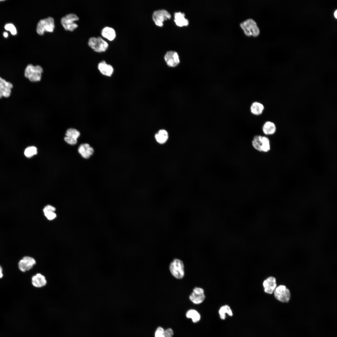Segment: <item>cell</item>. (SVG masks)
I'll return each mask as SVG.
<instances>
[{"mask_svg":"<svg viewBox=\"0 0 337 337\" xmlns=\"http://www.w3.org/2000/svg\"><path fill=\"white\" fill-rule=\"evenodd\" d=\"M43 72V68L40 66L29 64L26 67L24 76L31 82H38L42 79Z\"/></svg>","mask_w":337,"mask_h":337,"instance_id":"6da1fadb","label":"cell"},{"mask_svg":"<svg viewBox=\"0 0 337 337\" xmlns=\"http://www.w3.org/2000/svg\"><path fill=\"white\" fill-rule=\"evenodd\" d=\"M245 34L248 36L257 37L260 34V29L256 22L252 18H248L240 24Z\"/></svg>","mask_w":337,"mask_h":337,"instance_id":"7a4b0ae2","label":"cell"},{"mask_svg":"<svg viewBox=\"0 0 337 337\" xmlns=\"http://www.w3.org/2000/svg\"><path fill=\"white\" fill-rule=\"evenodd\" d=\"M55 27L54 20L51 17L40 19L38 22L36 27L37 33L40 35H43L45 32H52Z\"/></svg>","mask_w":337,"mask_h":337,"instance_id":"3957f363","label":"cell"},{"mask_svg":"<svg viewBox=\"0 0 337 337\" xmlns=\"http://www.w3.org/2000/svg\"><path fill=\"white\" fill-rule=\"evenodd\" d=\"M88 43L89 46L91 49L98 52L105 51L109 46L108 43L100 37L90 38Z\"/></svg>","mask_w":337,"mask_h":337,"instance_id":"277c9868","label":"cell"},{"mask_svg":"<svg viewBox=\"0 0 337 337\" xmlns=\"http://www.w3.org/2000/svg\"><path fill=\"white\" fill-rule=\"evenodd\" d=\"M79 19L78 17L75 14L70 13L66 14L61 19V23L66 30L72 31L78 26L75 22Z\"/></svg>","mask_w":337,"mask_h":337,"instance_id":"5b68a950","label":"cell"},{"mask_svg":"<svg viewBox=\"0 0 337 337\" xmlns=\"http://www.w3.org/2000/svg\"><path fill=\"white\" fill-rule=\"evenodd\" d=\"M273 293L276 299L281 302L287 303L290 299V291L285 285H280L277 286Z\"/></svg>","mask_w":337,"mask_h":337,"instance_id":"8992f818","label":"cell"},{"mask_svg":"<svg viewBox=\"0 0 337 337\" xmlns=\"http://www.w3.org/2000/svg\"><path fill=\"white\" fill-rule=\"evenodd\" d=\"M170 271L172 275L175 278L180 279L184 276V267L183 262L180 260L176 259L170 263Z\"/></svg>","mask_w":337,"mask_h":337,"instance_id":"52a82bcc","label":"cell"},{"mask_svg":"<svg viewBox=\"0 0 337 337\" xmlns=\"http://www.w3.org/2000/svg\"><path fill=\"white\" fill-rule=\"evenodd\" d=\"M37 263V261L33 257L25 256L19 261L18 267L20 271L25 272L32 269Z\"/></svg>","mask_w":337,"mask_h":337,"instance_id":"ba28073f","label":"cell"},{"mask_svg":"<svg viewBox=\"0 0 337 337\" xmlns=\"http://www.w3.org/2000/svg\"><path fill=\"white\" fill-rule=\"evenodd\" d=\"M171 17L170 14L164 9L154 11L153 14L152 18L156 25L162 27L164 21L169 19Z\"/></svg>","mask_w":337,"mask_h":337,"instance_id":"9c48e42d","label":"cell"},{"mask_svg":"<svg viewBox=\"0 0 337 337\" xmlns=\"http://www.w3.org/2000/svg\"><path fill=\"white\" fill-rule=\"evenodd\" d=\"M31 283L35 288L40 289L44 287L47 284L46 276L40 272L33 275L31 278Z\"/></svg>","mask_w":337,"mask_h":337,"instance_id":"30bf717a","label":"cell"},{"mask_svg":"<svg viewBox=\"0 0 337 337\" xmlns=\"http://www.w3.org/2000/svg\"><path fill=\"white\" fill-rule=\"evenodd\" d=\"M205 298L204 291L200 287H195L189 296L190 300L193 303L198 304L202 303Z\"/></svg>","mask_w":337,"mask_h":337,"instance_id":"8fae6325","label":"cell"},{"mask_svg":"<svg viewBox=\"0 0 337 337\" xmlns=\"http://www.w3.org/2000/svg\"><path fill=\"white\" fill-rule=\"evenodd\" d=\"M262 286L264 292L267 294H271L277 287L276 278L273 276H269L263 282Z\"/></svg>","mask_w":337,"mask_h":337,"instance_id":"7c38bea8","label":"cell"},{"mask_svg":"<svg viewBox=\"0 0 337 337\" xmlns=\"http://www.w3.org/2000/svg\"><path fill=\"white\" fill-rule=\"evenodd\" d=\"M12 87L13 85L11 83L0 77V99L2 97H9Z\"/></svg>","mask_w":337,"mask_h":337,"instance_id":"4fadbf2b","label":"cell"},{"mask_svg":"<svg viewBox=\"0 0 337 337\" xmlns=\"http://www.w3.org/2000/svg\"><path fill=\"white\" fill-rule=\"evenodd\" d=\"M164 59L167 65L171 67L176 66L180 62L178 53L174 51H167L165 55Z\"/></svg>","mask_w":337,"mask_h":337,"instance_id":"5bb4252c","label":"cell"},{"mask_svg":"<svg viewBox=\"0 0 337 337\" xmlns=\"http://www.w3.org/2000/svg\"><path fill=\"white\" fill-rule=\"evenodd\" d=\"M80 132L74 128H70L66 131V136L64 138L65 141L68 144L74 145L77 142V139L80 136Z\"/></svg>","mask_w":337,"mask_h":337,"instance_id":"9a60e30c","label":"cell"},{"mask_svg":"<svg viewBox=\"0 0 337 337\" xmlns=\"http://www.w3.org/2000/svg\"><path fill=\"white\" fill-rule=\"evenodd\" d=\"M98 68L102 74L107 76H111L114 71L112 66L107 63L104 61H102L98 64Z\"/></svg>","mask_w":337,"mask_h":337,"instance_id":"2e32d148","label":"cell"},{"mask_svg":"<svg viewBox=\"0 0 337 337\" xmlns=\"http://www.w3.org/2000/svg\"><path fill=\"white\" fill-rule=\"evenodd\" d=\"M79 153L85 159H88L93 154L94 152L93 149L87 143L81 144L78 149Z\"/></svg>","mask_w":337,"mask_h":337,"instance_id":"e0dca14e","label":"cell"},{"mask_svg":"<svg viewBox=\"0 0 337 337\" xmlns=\"http://www.w3.org/2000/svg\"><path fill=\"white\" fill-rule=\"evenodd\" d=\"M276 129L275 124L273 122L268 120L266 121L263 125L262 130L263 133L266 135L274 134Z\"/></svg>","mask_w":337,"mask_h":337,"instance_id":"ac0fdd59","label":"cell"},{"mask_svg":"<svg viewBox=\"0 0 337 337\" xmlns=\"http://www.w3.org/2000/svg\"><path fill=\"white\" fill-rule=\"evenodd\" d=\"M265 109V106L262 103L258 102H253L250 107V111L253 115H259L262 114Z\"/></svg>","mask_w":337,"mask_h":337,"instance_id":"d6986e66","label":"cell"},{"mask_svg":"<svg viewBox=\"0 0 337 337\" xmlns=\"http://www.w3.org/2000/svg\"><path fill=\"white\" fill-rule=\"evenodd\" d=\"M101 34L103 37L110 41L114 40L116 36L115 29L109 27H105L101 30Z\"/></svg>","mask_w":337,"mask_h":337,"instance_id":"ffe728a7","label":"cell"},{"mask_svg":"<svg viewBox=\"0 0 337 337\" xmlns=\"http://www.w3.org/2000/svg\"><path fill=\"white\" fill-rule=\"evenodd\" d=\"M185 14L180 12H176L174 14V21L176 24L179 27L186 26L188 24V21L184 17Z\"/></svg>","mask_w":337,"mask_h":337,"instance_id":"44dd1931","label":"cell"},{"mask_svg":"<svg viewBox=\"0 0 337 337\" xmlns=\"http://www.w3.org/2000/svg\"><path fill=\"white\" fill-rule=\"evenodd\" d=\"M218 313L220 319L222 320H225L227 314L230 316H232L233 315L232 309L230 306L227 305L221 306L219 310Z\"/></svg>","mask_w":337,"mask_h":337,"instance_id":"7402d4cb","label":"cell"},{"mask_svg":"<svg viewBox=\"0 0 337 337\" xmlns=\"http://www.w3.org/2000/svg\"><path fill=\"white\" fill-rule=\"evenodd\" d=\"M155 137L158 143L161 144H163L165 143L168 139V133L165 130L161 129L155 134Z\"/></svg>","mask_w":337,"mask_h":337,"instance_id":"603a6c76","label":"cell"},{"mask_svg":"<svg viewBox=\"0 0 337 337\" xmlns=\"http://www.w3.org/2000/svg\"><path fill=\"white\" fill-rule=\"evenodd\" d=\"M186 316L188 318L191 319L194 323L198 322L201 318L199 313L197 311L193 309L188 310L186 314Z\"/></svg>","mask_w":337,"mask_h":337,"instance_id":"cb8c5ba5","label":"cell"},{"mask_svg":"<svg viewBox=\"0 0 337 337\" xmlns=\"http://www.w3.org/2000/svg\"><path fill=\"white\" fill-rule=\"evenodd\" d=\"M262 136L261 135L255 136L252 141V145L253 147L256 150L261 152V147L262 145Z\"/></svg>","mask_w":337,"mask_h":337,"instance_id":"d4e9b609","label":"cell"},{"mask_svg":"<svg viewBox=\"0 0 337 337\" xmlns=\"http://www.w3.org/2000/svg\"><path fill=\"white\" fill-rule=\"evenodd\" d=\"M262 145L261 152H266L270 149V141L269 139L266 137L262 136Z\"/></svg>","mask_w":337,"mask_h":337,"instance_id":"484cf974","label":"cell"},{"mask_svg":"<svg viewBox=\"0 0 337 337\" xmlns=\"http://www.w3.org/2000/svg\"><path fill=\"white\" fill-rule=\"evenodd\" d=\"M37 153V148L34 146H30L27 148L25 150L24 154L28 158H31Z\"/></svg>","mask_w":337,"mask_h":337,"instance_id":"4316f807","label":"cell"},{"mask_svg":"<svg viewBox=\"0 0 337 337\" xmlns=\"http://www.w3.org/2000/svg\"><path fill=\"white\" fill-rule=\"evenodd\" d=\"M4 28L6 30L9 31L12 35H16L17 33V29L15 26L12 23H8L6 24Z\"/></svg>","mask_w":337,"mask_h":337,"instance_id":"83f0119b","label":"cell"},{"mask_svg":"<svg viewBox=\"0 0 337 337\" xmlns=\"http://www.w3.org/2000/svg\"><path fill=\"white\" fill-rule=\"evenodd\" d=\"M43 212L45 215L48 220H52L56 216V214L54 212L48 211L44 208L43 209Z\"/></svg>","mask_w":337,"mask_h":337,"instance_id":"f1b7e54d","label":"cell"},{"mask_svg":"<svg viewBox=\"0 0 337 337\" xmlns=\"http://www.w3.org/2000/svg\"><path fill=\"white\" fill-rule=\"evenodd\" d=\"M164 330L161 327H158L155 331V337H165Z\"/></svg>","mask_w":337,"mask_h":337,"instance_id":"f546056e","label":"cell"},{"mask_svg":"<svg viewBox=\"0 0 337 337\" xmlns=\"http://www.w3.org/2000/svg\"><path fill=\"white\" fill-rule=\"evenodd\" d=\"M165 337H172L173 334V330L171 328H168L164 330Z\"/></svg>","mask_w":337,"mask_h":337,"instance_id":"4dcf8cb0","label":"cell"},{"mask_svg":"<svg viewBox=\"0 0 337 337\" xmlns=\"http://www.w3.org/2000/svg\"><path fill=\"white\" fill-rule=\"evenodd\" d=\"M44 208L48 211L53 212L56 210V209L54 207H53L52 206L50 205H47Z\"/></svg>","mask_w":337,"mask_h":337,"instance_id":"1f68e13d","label":"cell"},{"mask_svg":"<svg viewBox=\"0 0 337 337\" xmlns=\"http://www.w3.org/2000/svg\"><path fill=\"white\" fill-rule=\"evenodd\" d=\"M3 276L2 269V266L0 265V279L2 278Z\"/></svg>","mask_w":337,"mask_h":337,"instance_id":"d6a6232c","label":"cell"},{"mask_svg":"<svg viewBox=\"0 0 337 337\" xmlns=\"http://www.w3.org/2000/svg\"><path fill=\"white\" fill-rule=\"evenodd\" d=\"M3 36L5 37H8V34L7 32H4L3 33Z\"/></svg>","mask_w":337,"mask_h":337,"instance_id":"836d02e7","label":"cell"},{"mask_svg":"<svg viewBox=\"0 0 337 337\" xmlns=\"http://www.w3.org/2000/svg\"><path fill=\"white\" fill-rule=\"evenodd\" d=\"M334 15L336 18L337 17V10H336L334 13Z\"/></svg>","mask_w":337,"mask_h":337,"instance_id":"e575fe53","label":"cell"}]
</instances>
